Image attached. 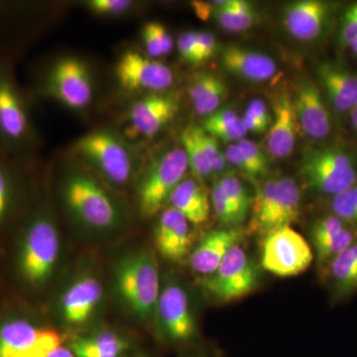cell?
Here are the masks:
<instances>
[{
	"instance_id": "1",
	"label": "cell",
	"mask_w": 357,
	"mask_h": 357,
	"mask_svg": "<svg viewBox=\"0 0 357 357\" xmlns=\"http://www.w3.org/2000/svg\"><path fill=\"white\" fill-rule=\"evenodd\" d=\"M8 234L13 285L21 295H37L53 280L62 253V239L53 213L31 199Z\"/></svg>"
},
{
	"instance_id": "2",
	"label": "cell",
	"mask_w": 357,
	"mask_h": 357,
	"mask_svg": "<svg viewBox=\"0 0 357 357\" xmlns=\"http://www.w3.org/2000/svg\"><path fill=\"white\" fill-rule=\"evenodd\" d=\"M60 190L63 203L70 217L84 229L109 232L121 225V208L91 174L83 169H69L63 178Z\"/></svg>"
},
{
	"instance_id": "3",
	"label": "cell",
	"mask_w": 357,
	"mask_h": 357,
	"mask_svg": "<svg viewBox=\"0 0 357 357\" xmlns=\"http://www.w3.org/2000/svg\"><path fill=\"white\" fill-rule=\"evenodd\" d=\"M114 285L117 297L133 317L142 321L154 319L162 283L153 251L140 248L121 256L115 264Z\"/></svg>"
},
{
	"instance_id": "4",
	"label": "cell",
	"mask_w": 357,
	"mask_h": 357,
	"mask_svg": "<svg viewBox=\"0 0 357 357\" xmlns=\"http://www.w3.org/2000/svg\"><path fill=\"white\" fill-rule=\"evenodd\" d=\"M61 342L60 335L25 303L0 306V357H47Z\"/></svg>"
},
{
	"instance_id": "5",
	"label": "cell",
	"mask_w": 357,
	"mask_h": 357,
	"mask_svg": "<svg viewBox=\"0 0 357 357\" xmlns=\"http://www.w3.org/2000/svg\"><path fill=\"white\" fill-rule=\"evenodd\" d=\"M300 174L310 191L332 198L357 182V150L337 142L307 148Z\"/></svg>"
},
{
	"instance_id": "6",
	"label": "cell",
	"mask_w": 357,
	"mask_h": 357,
	"mask_svg": "<svg viewBox=\"0 0 357 357\" xmlns=\"http://www.w3.org/2000/svg\"><path fill=\"white\" fill-rule=\"evenodd\" d=\"M36 142L27 98L10 65H0V149L22 162Z\"/></svg>"
},
{
	"instance_id": "7",
	"label": "cell",
	"mask_w": 357,
	"mask_h": 357,
	"mask_svg": "<svg viewBox=\"0 0 357 357\" xmlns=\"http://www.w3.org/2000/svg\"><path fill=\"white\" fill-rule=\"evenodd\" d=\"M74 150L107 184L121 188L132 180L135 173L132 153L112 131L98 129L86 133L75 143Z\"/></svg>"
},
{
	"instance_id": "8",
	"label": "cell",
	"mask_w": 357,
	"mask_h": 357,
	"mask_svg": "<svg viewBox=\"0 0 357 357\" xmlns=\"http://www.w3.org/2000/svg\"><path fill=\"white\" fill-rule=\"evenodd\" d=\"M189 170L182 147H174L157 157L138 181L137 198L141 215L152 218L165 208L169 198Z\"/></svg>"
},
{
	"instance_id": "9",
	"label": "cell",
	"mask_w": 357,
	"mask_h": 357,
	"mask_svg": "<svg viewBox=\"0 0 357 357\" xmlns=\"http://www.w3.org/2000/svg\"><path fill=\"white\" fill-rule=\"evenodd\" d=\"M39 91L70 110L86 109L93 100V75L82 59H59L40 79Z\"/></svg>"
},
{
	"instance_id": "10",
	"label": "cell",
	"mask_w": 357,
	"mask_h": 357,
	"mask_svg": "<svg viewBox=\"0 0 357 357\" xmlns=\"http://www.w3.org/2000/svg\"><path fill=\"white\" fill-rule=\"evenodd\" d=\"M260 267L241 244H236L213 274L203 277L202 285L218 302L239 300L259 286L262 275Z\"/></svg>"
},
{
	"instance_id": "11",
	"label": "cell",
	"mask_w": 357,
	"mask_h": 357,
	"mask_svg": "<svg viewBox=\"0 0 357 357\" xmlns=\"http://www.w3.org/2000/svg\"><path fill=\"white\" fill-rule=\"evenodd\" d=\"M154 319L160 337L168 344H185L196 337L198 325L191 298L174 277L162 284Z\"/></svg>"
},
{
	"instance_id": "12",
	"label": "cell",
	"mask_w": 357,
	"mask_h": 357,
	"mask_svg": "<svg viewBox=\"0 0 357 357\" xmlns=\"http://www.w3.org/2000/svg\"><path fill=\"white\" fill-rule=\"evenodd\" d=\"M314 259L309 243L291 227L263 236L261 267L275 276H297L306 271Z\"/></svg>"
},
{
	"instance_id": "13",
	"label": "cell",
	"mask_w": 357,
	"mask_h": 357,
	"mask_svg": "<svg viewBox=\"0 0 357 357\" xmlns=\"http://www.w3.org/2000/svg\"><path fill=\"white\" fill-rule=\"evenodd\" d=\"M105 300L102 282L95 273L84 271L77 274L59 294V318L70 328L88 326L100 312Z\"/></svg>"
},
{
	"instance_id": "14",
	"label": "cell",
	"mask_w": 357,
	"mask_h": 357,
	"mask_svg": "<svg viewBox=\"0 0 357 357\" xmlns=\"http://www.w3.org/2000/svg\"><path fill=\"white\" fill-rule=\"evenodd\" d=\"M115 76L126 91H163L172 86L174 74L168 66L135 51L124 53L115 66Z\"/></svg>"
},
{
	"instance_id": "15",
	"label": "cell",
	"mask_w": 357,
	"mask_h": 357,
	"mask_svg": "<svg viewBox=\"0 0 357 357\" xmlns=\"http://www.w3.org/2000/svg\"><path fill=\"white\" fill-rule=\"evenodd\" d=\"M21 163L0 149V237L10 232L31 199Z\"/></svg>"
},
{
	"instance_id": "16",
	"label": "cell",
	"mask_w": 357,
	"mask_h": 357,
	"mask_svg": "<svg viewBox=\"0 0 357 357\" xmlns=\"http://www.w3.org/2000/svg\"><path fill=\"white\" fill-rule=\"evenodd\" d=\"M298 126L307 137L325 141L332 135V110L318 84L310 79L301 82L293 100Z\"/></svg>"
},
{
	"instance_id": "17",
	"label": "cell",
	"mask_w": 357,
	"mask_h": 357,
	"mask_svg": "<svg viewBox=\"0 0 357 357\" xmlns=\"http://www.w3.org/2000/svg\"><path fill=\"white\" fill-rule=\"evenodd\" d=\"M337 4L324 0H299L283 11V24L289 34L299 41L312 42L328 32Z\"/></svg>"
},
{
	"instance_id": "18",
	"label": "cell",
	"mask_w": 357,
	"mask_h": 357,
	"mask_svg": "<svg viewBox=\"0 0 357 357\" xmlns=\"http://www.w3.org/2000/svg\"><path fill=\"white\" fill-rule=\"evenodd\" d=\"M318 86L331 110L349 115L357 105V70L335 60H325L316 68Z\"/></svg>"
},
{
	"instance_id": "19",
	"label": "cell",
	"mask_w": 357,
	"mask_h": 357,
	"mask_svg": "<svg viewBox=\"0 0 357 357\" xmlns=\"http://www.w3.org/2000/svg\"><path fill=\"white\" fill-rule=\"evenodd\" d=\"M192 223L169 206L160 213L155 225L154 241L157 251L167 261L182 262L194 248Z\"/></svg>"
},
{
	"instance_id": "20",
	"label": "cell",
	"mask_w": 357,
	"mask_h": 357,
	"mask_svg": "<svg viewBox=\"0 0 357 357\" xmlns=\"http://www.w3.org/2000/svg\"><path fill=\"white\" fill-rule=\"evenodd\" d=\"M178 105L173 96L153 93L132 103L128 119L131 132L151 138L158 134L177 114Z\"/></svg>"
},
{
	"instance_id": "21",
	"label": "cell",
	"mask_w": 357,
	"mask_h": 357,
	"mask_svg": "<svg viewBox=\"0 0 357 357\" xmlns=\"http://www.w3.org/2000/svg\"><path fill=\"white\" fill-rule=\"evenodd\" d=\"M243 236V231L236 227L211 230L190 253V267L195 273L210 276L222 264L230 249L241 243Z\"/></svg>"
},
{
	"instance_id": "22",
	"label": "cell",
	"mask_w": 357,
	"mask_h": 357,
	"mask_svg": "<svg viewBox=\"0 0 357 357\" xmlns=\"http://www.w3.org/2000/svg\"><path fill=\"white\" fill-rule=\"evenodd\" d=\"M220 63L229 74L251 83L270 81L276 76L278 70L276 63L269 56L236 45L223 49Z\"/></svg>"
},
{
	"instance_id": "23",
	"label": "cell",
	"mask_w": 357,
	"mask_h": 357,
	"mask_svg": "<svg viewBox=\"0 0 357 357\" xmlns=\"http://www.w3.org/2000/svg\"><path fill=\"white\" fill-rule=\"evenodd\" d=\"M273 121L267 137V150L272 158H287L292 153L297 137V119L291 96L282 93L275 100Z\"/></svg>"
},
{
	"instance_id": "24",
	"label": "cell",
	"mask_w": 357,
	"mask_h": 357,
	"mask_svg": "<svg viewBox=\"0 0 357 357\" xmlns=\"http://www.w3.org/2000/svg\"><path fill=\"white\" fill-rule=\"evenodd\" d=\"M249 229L262 237L281 227V190L279 178L258 185L250 206Z\"/></svg>"
},
{
	"instance_id": "25",
	"label": "cell",
	"mask_w": 357,
	"mask_h": 357,
	"mask_svg": "<svg viewBox=\"0 0 357 357\" xmlns=\"http://www.w3.org/2000/svg\"><path fill=\"white\" fill-rule=\"evenodd\" d=\"M168 203L192 225H204L210 220V192L206 190L203 181L198 178H185L174 190Z\"/></svg>"
},
{
	"instance_id": "26",
	"label": "cell",
	"mask_w": 357,
	"mask_h": 357,
	"mask_svg": "<svg viewBox=\"0 0 357 357\" xmlns=\"http://www.w3.org/2000/svg\"><path fill=\"white\" fill-rule=\"evenodd\" d=\"M324 278L333 303L344 302L357 293V241L330 263Z\"/></svg>"
},
{
	"instance_id": "27",
	"label": "cell",
	"mask_w": 357,
	"mask_h": 357,
	"mask_svg": "<svg viewBox=\"0 0 357 357\" xmlns=\"http://www.w3.org/2000/svg\"><path fill=\"white\" fill-rule=\"evenodd\" d=\"M130 349L128 338L112 330L77 335L70 349L76 357H123Z\"/></svg>"
},
{
	"instance_id": "28",
	"label": "cell",
	"mask_w": 357,
	"mask_h": 357,
	"mask_svg": "<svg viewBox=\"0 0 357 357\" xmlns=\"http://www.w3.org/2000/svg\"><path fill=\"white\" fill-rule=\"evenodd\" d=\"M211 14L218 24L229 32L246 31L257 20L255 7L244 0L213 2Z\"/></svg>"
},
{
	"instance_id": "29",
	"label": "cell",
	"mask_w": 357,
	"mask_h": 357,
	"mask_svg": "<svg viewBox=\"0 0 357 357\" xmlns=\"http://www.w3.org/2000/svg\"><path fill=\"white\" fill-rule=\"evenodd\" d=\"M201 128L204 132L225 143H236L245 138L248 131L243 119L234 109L220 107L204 117Z\"/></svg>"
},
{
	"instance_id": "30",
	"label": "cell",
	"mask_w": 357,
	"mask_h": 357,
	"mask_svg": "<svg viewBox=\"0 0 357 357\" xmlns=\"http://www.w3.org/2000/svg\"><path fill=\"white\" fill-rule=\"evenodd\" d=\"M201 126L190 124L183 130L181 135L182 148L187 155L189 169L191 170L192 177L203 181L211 177L210 161L204 152L203 143H202Z\"/></svg>"
},
{
	"instance_id": "31",
	"label": "cell",
	"mask_w": 357,
	"mask_h": 357,
	"mask_svg": "<svg viewBox=\"0 0 357 357\" xmlns=\"http://www.w3.org/2000/svg\"><path fill=\"white\" fill-rule=\"evenodd\" d=\"M356 241L357 230L347 225L332 241L312 249L314 259L318 263L321 273L323 274V272L330 265V263Z\"/></svg>"
},
{
	"instance_id": "32",
	"label": "cell",
	"mask_w": 357,
	"mask_h": 357,
	"mask_svg": "<svg viewBox=\"0 0 357 357\" xmlns=\"http://www.w3.org/2000/svg\"><path fill=\"white\" fill-rule=\"evenodd\" d=\"M328 201V213L357 230V182Z\"/></svg>"
},
{
	"instance_id": "33",
	"label": "cell",
	"mask_w": 357,
	"mask_h": 357,
	"mask_svg": "<svg viewBox=\"0 0 357 357\" xmlns=\"http://www.w3.org/2000/svg\"><path fill=\"white\" fill-rule=\"evenodd\" d=\"M210 199L211 211H213L215 217L225 227H236L245 220V218L236 210V206L231 204L217 182L213 183V187H211Z\"/></svg>"
},
{
	"instance_id": "34",
	"label": "cell",
	"mask_w": 357,
	"mask_h": 357,
	"mask_svg": "<svg viewBox=\"0 0 357 357\" xmlns=\"http://www.w3.org/2000/svg\"><path fill=\"white\" fill-rule=\"evenodd\" d=\"M215 182L220 185L223 192L227 195V198L236 206L239 213L246 218L250 211L252 198L249 196L248 190L244 187L243 182L232 174H225Z\"/></svg>"
},
{
	"instance_id": "35",
	"label": "cell",
	"mask_w": 357,
	"mask_h": 357,
	"mask_svg": "<svg viewBox=\"0 0 357 357\" xmlns=\"http://www.w3.org/2000/svg\"><path fill=\"white\" fill-rule=\"evenodd\" d=\"M345 227H347V223L331 213L317 218L310 229L312 249L332 241Z\"/></svg>"
},
{
	"instance_id": "36",
	"label": "cell",
	"mask_w": 357,
	"mask_h": 357,
	"mask_svg": "<svg viewBox=\"0 0 357 357\" xmlns=\"http://www.w3.org/2000/svg\"><path fill=\"white\" fill-rule=\"evenodd\" d=\"M239 149L243 152L249 169H250V178L259 180L264 178L269 172V161L266 155L262 151L261 148L255 141L246 139L236 142Z\"/></svg>"
},
{
	"instance_id": "37",
	"label": "cell",
	"mask_w": 357,
	"mask_h": 357,
	"mask_svg": "<svg viewBox=\"0 0 357 357\" xmlns=\"http://www.w3.org/2000/svg\"><path fill=\"white\" fill-rule=\"evenodd\" d=\"M357 38V2L344 9L338 22L337 45L340 50L347 51Z\"/></svg>"
},
{
	"instance_id": "38",
	"label": "cell",
	"mask_w": 357,
	"mask_h": 357,
	"mask_svg": "<svg viewBox=\"0 0 357 357\" xmlns=\"http://www.w3.org/2000/svg\"><path fill=\"white\" fill-rule=\"evenodd\" d=\"M227 95H229V89L227 84L220 79L203 98L192 102V107L197 114L203 115L204 117L208 116L220 109V105L225 102Z\"/></svg>"
},
{
	"instance_id": "39",
	"label": "cell",
	"mask_w": 357,
	"mask_h": 357,
	"mask_svg": "<svg viewBox=\"0 0 357 357\" xmlns=\"http://www.w3.org/2000/svg\"><path fill=\"white\" fill-rule=\"evenodd\" d=\"M86 7L95 14L102 16H121L130 11L135 6L130 0H91Z\"/></svg>"
},
{
	"instance_id": "40",
	"label": "cell",
	"mask_w": 357,
	"mask_h": 357,
	"mask_svg": "<svg viewBox=\"0 0 357 357\" xmlns=\"http://www.w3.org/2000/svg\"><path fill=\"white\" fill-rule=\"evenodd\" d=\"M220 79V77H218L217 75L210 72L197 74L192 79L191 84H190L189 89H188V93H189V98L192 103L203 98Z\"/></svg>"
},
{
	"instance_id": "41",
	"label": "cell",
	"mask_w": 357,
	"mask_h": 357,
	"mask_svg": "<svg viewBox=\"0 0 357 357\" xmlns=\"http://www.w3.org/2000/svg\"><path fill=\"white\" fill-rule=\"evenodd\" d=\"M178 55L189 64L198 65L197 62V31H185L178 36L177 41Z\"/></svg>"
},
{
	"instance_id": "42",
	"label": "cell",
	"mask_w": 357,
	"mask_h": 357,
	"mask_svg": "<svg viewBox=\"0 0 357 357\" xmlns=\"http://www.w3.org/2000/svg\"><path fill=\"white\" fill-rule=\"evenodd\" d=\"M218 42L210 31H197V62L199 64L210 60L217 51Z\"/></svg>"
},
{
	"instance_id": "43",
	"label": "cell",
	"mask_w": 357,
	"mask_h": 357,
	"mask_svg": "<svg viewBox=\"0 0 357 357\" xmlns=\"http://www.w3.org/2000/svg\"><path fill=\"white\" fill-rule=\"evenodd\" d=\"M151 25L160 49H161L162 55H168V54L172 52L174 48L172 35L169 33L165 26L161 24V23L153 21V22H151Z\"/></svg>"
},
{
	"instance_id": "44",
	"label": "cell",
	"mask_w": 357,
	"mask_h": 357,
	"mask_svg": "<svg viewBox=\"0 0 357 357\" xmlns=\"http://www.w3.org/2000/svg\"><path fill=\"white\" fill-rule=\"evenodd\" d=\"M141 36H142L143 43H144L145 49H146L150 58H159L163 56L153 29H152L151 22H148L144 25Z\"/></svg>"
},
{
	"instance_id": "45",
	"label": "cell",
	"mask_w": 357,
	"mask_h": 357,
	"mask_svg": "<svg viewBox=\"0 0 357 357\" xmlns=\"http://www.w3.org/2000/svg\"><path fill=\"white\" fill-rule=\"evenodd\" d=\"M248 112L249 114L256 117L258 121L262 122L265 126L268 128L271 126L272 121H273V116L268 112L267 105L260 98H253L250 102H249Z\"/></svg>"
},
{
	"instance_id": "46",
	"label": "cell",
	"mask_w": 357,
	"mask_h": 357,
	"mask_svg": "<svg viewBox=\"0 0 357 357\" xmlns=\"http://www.w3.org/2000/svg\"><path fill=\"white\" fill-rule=\"evenodd\" d=\"M243 121L248 132L259 134L265 132L268 129L267 126H265L261 121H258L252 114H249L248 110L244 112Z\"/></svg>"
},
{
	"instance_id": "47",
	"label": "cell",
	"mask_w": 357,
	"mask_h": 357,
	"mask_svg": "<svg viewBox=\"0 0 357 357\" xmlns=\"http://www.w3.org/2000/svg\"><path fill=\"white\" fill-rule=\"evenodd\" d=\"M192 7L197 13V15L202 20H206L213 13V4L203 3V2H192Z\"/></svg>"
},
{
	"instance_id": "48",
	"label": "cell",
	"mask_w": 357,
	"mask_h": 357,
	"mask_svg": "<svg viewBox=\"0 0 357 357\" xmlns=\"http://www.w3.org/2000/svg\"><path fill=\"white\" fill-rule=\"evenodd\" d=\"M47 357H76L73 354L72 351L70 349H67V347H62L61 345L60 347H58L55 351H52L50 354H49Z\"/></svg>"
},
{
	"instance_id": "49",
	"label": "cell",
	"mask_w": 357,
	"mask_h": 357,
	"mask_svg": "<svg viewBox=\"0 0 357 357\" xmlns=\"http://www.w3.org/2000/svg\"><path fill=\"white\" fill-rule=\"evenodd\" d=\"M347 119H349V128L357 137V105L347 115Z\"/></svg>"
},
{
	"instance_id": "50",
	"label": "cell",
	"mask_w": 357,
	"mask_h": 357,
	"mask_svg": "<svg viewBox=\"0 0 357 357\" xmlns=\"http://www.w3.org/2000/svg\"><path fill=\"white\" fill-rule=\"evenodd\" d=\"M181 357H208V354L201 349H195V351H188Z\"/></svg>"
},
{
	"instance_id": "51",
	"label": "cell",
	"mask_w": 357,
	"mask_h": 357,
	"mask_svg": "<svg viewBox=\"0 0 357 357\" xmlns=\"http://www.w3.org/2000/svg\"><path fill=\"white\" fill-rule=\"evenodd\" d=\"M347 51H349L352 57L357 60V38L352 42L351 46L349 47Z\"/></svg>"
},
{
	"instance_id": "52",
	"label": "cell",
	"mask_w": 357,
	"mask_h": 357,
	"mask_svg": "<svg viewBox=\"0 0 357 357\" xmlns=\"http://www.w3.org/2000/svg\"><path fill=\"white\" fill-rule=\"evenodd\" d=\"M137 357H148L146 356H143V354H140V356H138Z\"/></svg>"
}]
</instances>
